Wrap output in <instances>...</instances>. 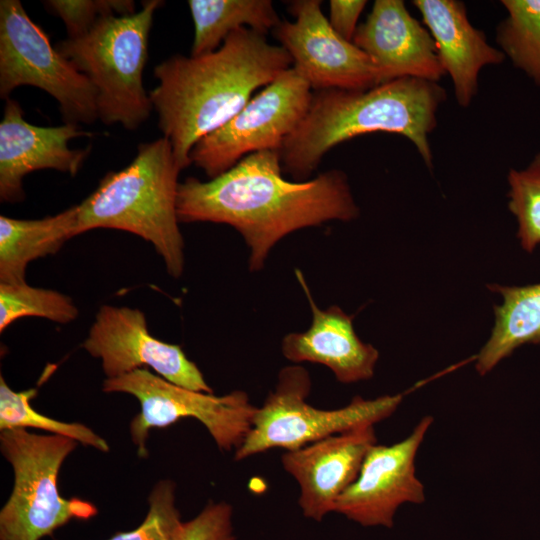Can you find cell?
I'll return each mask as SVG.
<instances>
[{
    "label": "cell",
    "mask_w": 540,
    "mask_h": 540,
    "mask_svg": "<svg viewBox=\"0 0 540 540\" xmlns=\"http://www.w3.org/2000/svg\"><path fill=\"white\" fill-rule=\"evenodd\" d=\"M44 5L62 19L69 39L83 36L103 17L136 12L135 2L131 0H49Z\"/></svg>",
    "instance_id": "4316f807"
},
{
    "label": "cell",
    "mask_w": 540,
    "mask_h": 540,
    "mask_svg": "<svg viewBox=\"0 0 540 540\" xmlns=\"http://www.w3.org/2000/svg\"><path fill=\"white\" fill-rule=\"evenodd\" d=\"M182 167L165 137L139 145L125 168L110 171L80 204L76 236L97 228L133 233L150 242L166 270H184V240L177 199Z\"/></svg>",
    "instance_id": "277c9868"
},
{
    "label": "cell",
    "mask_w": 540,
    "mask_h": 540,
    "mask_svg": "<svg viewBox=\"0 0 540 540\" xmlns=\"http://www.w3.org/2000/svg\"><path fill=\"white\" fill-rule=\"evenodd\" d=\"M105 393H126L140 404L130 422V436L141 458L149 455L147 439L152 428H164L183 418L202 423L219 449H238L251 429L257 407L246 392L234 390L222 396L190 390L171 383L146 368L106 378Z\"/></svg>",
    "instance_id": "ba28073f"
},
{
    "label": "cell",
    "mask_w": 540,
    "mask_h": 540,
    "mask_svg": "<svg viewBox=\"0 0 540 540\" xmlns=\"http://www.w3.org/2000/svg\"><path fill=\"white\" fill-rule=\"evenodd\" d=\"M412 4L435 42L457 103L467 108L478 93L481 70L501 64L505 55L488 42L482 30L471 24L462 1L413 0Z\"/></svg>",
    "instance_id": "ac0fdd59"
},
{
    "label": "cell",
    "mask_w": 540,
    "mask_h": 540,
    "mask_svg": "<svg viewBox=\"0 0 540 540\" xmlns=\"http://www.w3.org/2000/svg\"><path fill=\"white\" fill-rule=\"evenodd\" d=\"M37 395L36 388L16 392L0 376V430L37 428L55 435L71 438L100 452L110 451L108 442L88 426L79 422H63L38 413L30 401Z\"/></svg>",
    "instance_id": "603a6c76"
},
{
    "label": "cell",
    "mask_w": 540,
    "mask_h": 540,
    "mask_svg": "<svg viewBox=\"0 0 540 540\" xmlns=\"http://www.w3.org/2000/svg\"><path fill=\"white\" fill-rule=\"evenodd\" d=\"M311 390L308 371L298 365L280 370L277 383L257 408L252 426L235 451L236 461L274 448L295 450L328 436L390 417L403 393L375 399L355 396L341 408L319 409L307 403Z\"/></svg>",
    "instance_id": "52a82bcc"
},
{
    "label": "cell",
    "mask_w": 540,
    "mask_h": 540,
    "mask_svg": "<svg viewBox=\"0 0 540 540\" xmlns=\"http://www.w3.org/2000/svg\"><path fill=\"white\" fill-rule=\"evenodd\" d=\"M44 90L59 104L65 123L91 124L98 118L97 92L88 77L58 52L19 0L0 1V96L17 87Z\"/></svg>",
    "instance_id": "9c48e42d"
},
{
    "label": "cell",
    "mask_w": 540,
    "mask_h": 540,
    "mask_svg": "<svg viewBox=\"0 0 540 540\" xmlns=\"http://www.w3.org/2000/svg\"><path fill=\"white\" fill-rule=\"evenodd\" d=\"M163 3L143 1L131 15L103 17L83 36L55 45L95 87L98 118L106 125L135 130L150 116L143 70L153 17Z\"/></svg>",
    "instance_id": "5b68a950"
},
{
    "label": "cell",
    "mask_w": 540,
    "mask_h": 540,
    "mask_svg": "<svg viewBox=\"0 0 540 540\" xmlns=\"http://www.w3.org/2000/svg\"><path fill=\"white\" fill-rule=\"evenodd\" d=\"M376 442L374 425L365 424L283 454V468L299 485L298 504L305 517L321 521L334 512Z\"/></svg>",
    "instance_id": "5bb4252c"
},
{
    "label": "cell",
    "mask_w": 540,
    "mask_h": 540,
    "mask_svg": "<svg viewBox=\"0 0 540 540\" xmlns=\"http://www.w3.org/2000/svg\"><path fill=\"white\" fill-rule=\"evenodd\" d=\"M502 296L494 306V326L477 354L476 371L485 375L524 344H540V283L526 286L489 284Z\"/></svg>",
    "instance_id": "ffe728a7"
},
{
    "label": "cell",
    "mask_w": 540,
    "mask_h": 540,
    "mask_svg": "<svg viewBox=\"0 0 540 540\" xmlns=\"http://www.w3.org/2000/svg\"><path fill=\"white\" fill-rule=\"evenodd\" d=\"M432 423L433 417L427 415L402 441L372 446L357 478L337 499L334 512L365 527L391 528L401 505L423 503L425 488L416 476L415 459Z\"/></svg>",
    "instance_id": "4fadbf2b"
},
{
    "label": "cell",
    "mask_w": 540,
    "mask_h": 540,
    "mask_svg": "<svg viewBox=\"0 0 540 540\" xmlns=\"http://www.w3.org/2000/svg\"><path fill=\"white\" fill-rule=\"evenodd\" d=\"M507 16L496 28L505 57L540 87V0H502Z\"/></svg>",
    "instance_id": "7402d4cb"
},
{
    "label": "cell",
    "mask_w": 540,
    "mask_h": 540,
    "mask_svg": "<svg viewBox=\"0 0 540 540\" xmlns=\"http://www.w3.org/2000/svg\"><path fill=\"white\" fill-rule=\"evenodd\" d=\"M320 0L290 1L294 21H282L273 35L292 59V67L312 90H366L381 84L369 56L340 37L321 10Z\"/></svg>",
    "instance_id": "8fae6325"
},
{
    "label": "cell",
    "mask_w": 540,
    "mask_h": 540,
    "mask_svg": "<svg viewBox=\"0 0 540 540\" xmlns=\"http://www.w3.org/2000/svg\"><path fill=\"white\" fill-rule=\"evenodd\" d=\"M366 5V0H331L328 21L333 30L343 39L352 42L359 17Z\"/></svg>",
    "instance_id": "f1b7e54d"
},
{
    "label": "cell",
    "mask_w": 540,
    "mask_h": 540,
    "mask_svg": "<svg viewBox=\"0 0 540 540\" xmlns=\"http://www.w3.org/2000/svg\"><path fill=\"white\" fill-rule=\"evenodd\" d=\"M82 347L100 359L106 378L144 367L178 386L213 393L198 366L182 348L153 337L144 313L136 308L102 305Z\"/></svg>",
    "instance_id": "7c38bea8"
},
{
    "label": "cell",
    "mask_w": 540,
    "mask_h": 540,
    "mask_svg": "<svg viewBox=\"0 0 540 540\" xmlns=\"http://www.w3.org/2000/svg\"><path fill=\"white\" fill-rule=\"evenodd\" d=\"M78 205L42 219L0 216V283H25L28 264L55 254L76 236Z\"/></svg>",
    "instance_id": "d6986e66"
},
{
    "label": "cell",
    "mask_w": 540,
    "mask_h": 540,
    "mask_svg": "<svg viewBox=\"0 0 540 540\" xmlns=\"http://www.w3.org/2000/svg\"><path fill=\"white\" fill-rule=\"evenodd\" d=\"M91 136L77 124L36 126L24 119L20 104L6 99L0 122V199L15 203L24 199L25 175L41 169H54L75 176L90 152L71 149V139Z\"/></svg>",
    "instance_id": "9a60e30c"
},
{
    "label": "cell",
    "mask_w": 540,
    "mask_h": 540,
    "mask_svg": "<svg viewBox=\"0 0 540 540\" xmlns=\"http://www.w3.org/2000/svg\"><path fill=\"white\" fill-rule=\"evenodd\" d=\"M175 491L172 480L158 481L148 495V510L142 523L106 540H177L184 522L176 507Z\"/></svg>",
    "instance_id": "484cf974"
},
{
    "label": "cell",
    "mask_w": 540,
    "mask_h": 540,
    "mask_svg": "<svg viewBox=\"0 0 540 540\" xmlns=\"http://www.w3.org/2000/svg\"><path fill=\"white\" fill-rule=\"evenodd\" d=\"M292 67V59L265 34L241 28L214 52L186 57L176 54L154 68L159 84L149 92L158 126L172 145L182 169L190 152L253 97Z\"/></svg>",
    "instance_id": "7a4b0ae2"
},
{
    "label": "cell",
    "mask_w": 540,
    "mask_h": 540,
    "mask_svg": "<svg viewBox=\"0 0 540 540\" xmlns=\"http://www.w3.org/2000/svg\"><path fill=\"white\" fill-rule=\"evenodd\" d=\"M312 96L308 82L289 68L224 125L202 137L190 152L191 163L212 179L252 153L280 151L306 115Z\"/></svg>",
    "instance_id": "30bf717a"
},
{
    "label": "cell",
    "mask_w": 540,
    "mask_h": 540,
    "mask_svg": "<svg viewBox=\"0 0 540 540\" xmlns=\"http://www.w3.org/2000/svg\"><path fill=\"white\" fill-rule=\"evenodd\" d=\"M295 273L310 304L312 323L304 332L284 336L281 344L284 357L294 363L322 364L344 384L372 378L379 358L378 350L357 336L352 316L340 307L319 308L302 272L296 270Z\"/></svg>",
    "instance_id": "e0dca14e"
},
{
    "label": "cell",
    "mask_w": 540,
    "mask_h": 540,
    "mask_svg": "<svg viewBox=\"0 0 540 540\" xmlns=\"http://www.w3.org/2000/svg\"><path fill=\"white\" fill-rule=\"evenodd\" d=\"M78 442L25 428L0 430V451L13 470L11 494L0 510V540H40L72 520H88L98 509L86 500L64 498L57 485L65 459Z\"/></svg>",
    "instance_id": "8992f818"
},
{
    "label": "cell",
    "mask_w": 540,
    "mask_h": 540,
    "mask_svg": "<svg viewBox=\"0 0 540 540\" xmlns=\"http://www.w3.org/2000/svg\"><path fill=\"white\" fill-rule=\"evenodd\" d=\"M352 42L372 60L381 83L407 77L439 82L445 75L430 32L403 0H376Z\"/></svg>",
    "instance_id": "2e32d148"
},
{
    "label": "cell",
    "mask_w": 540,
    "mask_h": 540,
    "mask_svg": "<svg viewBox=\"0 0 540 540\" xmlns=\"http://www.w3.org/2000/svg\"><path fill=\"white\" fill-rule=\"evenodd\" d=\"M194 24L191 56L216 51L234 31L267 35L281 22L271 0H189Z\"/></svg>",
    "instance_id": "44dd1931"
},
{
    "label": "cell",
    "mask_w": 540,
    "mask_h": 540,
    "mask_svg": "<svg viewBox=\"0 0 540 540\" xmlns=\"http://www.w3.org/2000/svg\"><path fill=\"white\" fill-rule=\"evenodd\" d=\"M232 506L210 501L193 519L184 522L177 540H235Z\"/></svg>",
    "instance_id": "83f0119b"
},
{
    "label": "cell",
    "mask_w": 540,
    "mask_h": 540,
    "mask_svg": "<svg viewBox=\"0 0 540 540\" xmlns=\"http://www.w3.org/2000/svg\"><path fill=\"white\" fill-rule=\"evenodd\" d=\"M445 100L446 91L439 82L411 77L366 90L314 91L306 115L282 145V169L294 181H307L328 151L371 133L406 137L432 169L429 136Z\"/></svg>",
    "instance_id": "3957f363"
},
{
    "label": "cell",
    "mask_w": 540,
    "mask_h": 540,
    "mask_svg": "<svg viewBox=\"0 0 540 540\" xmlns=\"http://www.w3.org/2000/svg\"><path fill=\"white\" fill-rule=\"evenodd\" d=\"M278 150L252 153L208 181L180 182V222H213L237 230L250 249L249 269L259 271L282 238L307 227L359 216L347 175L329 170L307 181L282 175Z\"/></svg>",
    "instance_id": "6da1fadb"
},
{
    "label": "cell",
    "mask_w": 540,
    "mask_h": 540,
    "mask_svg": "<svg viewBox=\"0 0 540 540\" xmlns=\"http://www.w3.org/2000/svg\"><path fill=\"white\" fill-rule=\"evenodd\" d=\"M508 208L518 223L517 237L531 253L540 244V152L522 170L508 173Z\"/></svg>",
    "instance_id": "d4e9b609"
},
{
    "label": "cell",
    "mask_w": 540,
    "mask_h": 540,
    "mask_svg": "<svg viewBox=\"0 0 540 540\" xmlns=\"http://www.w3.org/2000/svg\"><path fill=\"white\" fill-rule=\"evenodd\" d=\"M78 316L72 299L58 291L25 283H0V331L24 317H41L67 324Z\"/></svg>",
    "instance_id": "cb8c5ba5"
}]
</instances>
